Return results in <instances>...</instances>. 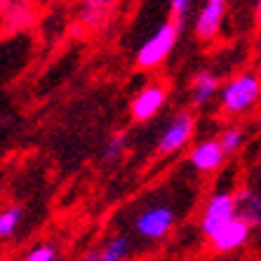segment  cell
Instances as JSON below:
<instances>
[{"mask_svg": "<svg viewBox=\"0 0 261 261\" xmlns=\"http://www.w3.org/2000/svg\"><path fill=\"white\" fill-rule=\"evenodd\" d=\"M125 148H127V137H125V134H116V137L106 144L103 158L109 160V163H111V160H118L122 153H125Z\"/></svg>", "mask_w": 261, "mask_h": 261, "instance_id": "cell-15", "label": "cell"}, {"mask_svg": "<svg viewBox=\"0 0 261 261\" xmlns=\"http://www.w3.org/2000/svg\"><path fill=\"white\" fill-rule=\"evenodd\" d=\"M249 233H252V226L245 224L240 217H236L226 226H221V228L210 238V243H212V247L217 249V252H224L226 254V252H236V249L243 247L249 240Z\"/></svg>", "mask_w": 261, "mask_h": 261, "instance_id": "cell-8", "label": "cell"}, {"mask_svg": "<svg viewBox=\"0 0 261 261\" xmlns=\"http://www.w3.org/2000/svg\"><path fill=\"white\" fill-rule=\"evenodd\" d=\"M80 261H99V249H92V252H87L85 256Z\"/></svg>", "mask_w": 261, "mask_h": 261, "instance_id": "cell-19", "label": "cell"}, {"mask_svg": "<svg viewBox=\"0 0 261 261\" xmlns=\"http://www.w3.org/2000/svg\"><path fill=\"white\" fill-rule=\"evenodd\" d=\"M254 17H256V21H261V0L254 5Z\"/></svg>", "mask_w": 261, "mask_h": 261, "instance_id": "cell-20", "label": "cell"}, {"mask_svg": "<svg viewBox=\"0 0 261 261\" xmlns=\"http://www.w3.org/2000/svg\"><path fill=\"white\" fill-rule=\"evenodd\" d=\"M0 7H5V3H0Z\"/></svg>", "mask_w": 261, "mask_h": 261, "instance_id": "cell-21", "label": "cell"}, {"mask_svg": "<svg viewBox=\"0 0 261 261\" xmlns=\"http://www.w3.org/2000/svg\"><path fill=\"white\" fill-rule=\"evenodd\" d=\"M219 146H221V151L224 155H231V153L240 151V146L245 141V132L240 127H226L224 132L219 134Z\"/></svg>", "mask_w": 261, "mask_h": 261, "instance_id": "cell-14", "label": "cell"}, {"mask_svg": "<svg viewBox=\"0 0 261 261\" xmlns=\"http://www.w3.org/2000/svg\"><path fill=\"white\" fill-rule=\"evenodd\" d=\"M181 29H184V24L172 21V19L165 21V24H160L158 29L153 31L151 38H146L144 45H141L139 52H137V66H141V68L160 66V64L172 55V49H174L176 40H179Z\"/></svg>", "mask_w": 261, "mask_h": 261, "instance_id": "cell-2", "label": "cell"}, {"mask_svg": "<svg viewBox=\"0 0 261 261\" xmlns=\"http://www.w3.org/2000/svg\"><path fill=\"white\" fill-rule=\"evenodd\" d=\"M195 132V116L191 111H179L170 120V125L165 127V132L158 139V153L163 155H172V153L181 151L191 144Z\"/></svg>", "mask_w": 261, "mask_h": 261, "instance_id": "cell-5", "label": "cell"}, {"mask_svg": "<svg viewBox=\"0 0 261 261\" xmlns=\"http://www.w3.org/2000/svg\"><path fill=\"white\" fill-rule=\"evenodd\" d=\"M132 252L129 240L125 236H113L109 243L99 249V261H125Z\"/></svg>", "mask_w": 261, "mask_h": 261, "instance_id": "cell-12", "label": "cell"}, {"mask_svg": "<svg viewBox=\"0 0 261 261\" xmlns=\"http://www.w3.org/2000/svg\"><path fill=\"white\" fill-rule=\"evenodd\" d=\"M176 224V210L167 202H158V205H148L144 212L137 214L134 219V231L139 233L144 240H163L165 236H170V231Z\"/></svg>", "mask_w": 261, "mask_h": 261, "instance_id": "cell-3", "label": "cell"}, {"mask_svg": "<svg viewBox=\"0 0 261 261\" xmlns=\"http://www.w3.org/2000/svg\"><path fill=\"white\" fill-rule=\"evenodd\" d=\"M109 7V3H85L83 5V12H80V19L85 21L87 26H94V24H99V10H106Z\"/></svg>", "mask_w": 261, "mask_h": 261, "instance_id": "cell-17", "label": "cell"}, {"mask_svg": "<svg viewBox=\"0 0 261 261\" xmlns=\"http://www.w3.org/2000/svg\"><path fill=\"white\" fill-rule=\"evenodd\" d=\"M261 99V78L252 71H243L226 80L219 90V106L226 116H243Z\"/></svg>", "mask_w": 261, "mask_h": 261, "instance_id": "cell-1", "label": "cell"}, {"mask_svg": "<svg viewBox=\"0 0 261 261\" xmlns=\"http://www.w3.org/2000/svg\"><path fill=\"white\" fill-rule=\"evenodd\" d=\"M24 261H57V249H55V245H49V243L38 245V247H33L26 254Z\"/></svg>", "mask_w": 261, "mask_h": 261, "instance_id": "cell-16", "label": "cell"}, {"mask_svg": "<svg viewBox=\"0 0 261 261\" xmlns=\"http://www.w3.org/2000/svg\"><path fill=\"white\" fill-rule=\"evenodd\" d=\"M236 217H238L236 193H231V191H217V193H212L207 198L205 207H202V214H200L202 236L212 238L221 226H226Z\"/></svg>", "mask_w": 261, "mask_h": 261, "instance_id": "cell-4", "label": "cell"}, {"mask_svg": "<svg viewBox=\"0 0 261 261\" xmlns=\"http://www.w3.org/2000/svg\"><path fill=\"white\" fill-rule=\"evenodd\" d=\"M226 10H228V5L224 0H207V3H202L200 12L195 14L193 21V36L198 40H214L219 36L221 26H224Z\"/></svg>", "mask_w": 261, "mask_h": 261, "instance_id": "cell-6", "label": "cell"}, {"mask_svg": "<svg viewBox=\"0 0 261 261\" xmlns=\"http://www.w3.org/2000/svg\"><path fill=\"white\" fill-rule=\"evenodd\" d=\"M238 217L249 226H261V193L252 189H243L236 193Z\"/></svg>", "mask_w": 261, "mask_h": 261, "instance_id": "cell-11", "label": "cell"}, {"mask_svg": "<svg viewBox=\"0 0 261 261\" xmlns=\"http://www.w3.org/2000/svg\"><path fill=\"white\" fill-rule=\"evenodd\" d=\"M226 155L221 151L217 139H202L191 148L189 153V163L195 172H202V174H210V172H217L221 165H224Z\"/></svg>", "mask_w": 261, "mask_h": 261, "instance_id": "cell-9", "label": "cell"}, {"mask_svg": "<svg viewBox=\"0 0 261 261\" xmlns=\"http://www.w3.org/2000/svg\"><path fill=\"white\" fill-rule=\"evenodd\" d=\"M219 90H221V83H219L217 73L212 71H195L193 78H191V103L195 109L198 106H207L214 97H219Z\"/></svg>", "mask_w": 261, "mask_h": 261, "instance_id": "cell-10", "label": "cell"}, {"mask_svg": "<svg viewBox=\"0 0 261 261\" xmlns=\"http://www.w3.org/2000/svg\"><path fill=\"white\" fill-rule=\"evenodd\" d=\"M21 217H24V212H21V207H17V205L3 210V212H0V238L14 236V231L19 228Z\"/></svg>", "mask_w": 261, "mask_h": 261, "instance_id": "cell-13", "label": "cell"}, {"mask_svg": "<svg viewBox=\"0 0 261 261\" xmlns=\"http://www.w3.org/2000/svg\"><path fill=\"white\" fill-rule=\"evenodd\" d=\"M167 94H170V90H167L163 83L146 85L144 90H139V94L134 97L132 106H129L132 118L139 122H146V120H151V118H155L160 113V109L165 106V101H167Z\"/></svg>", "mask_w": 261, "mask_h": 261, "instance_id": "cell-7", "label": "cell"}, {"mask_svg": "<svg viewBox=\"0 0 261 261\" xmlns=\"http://www.w3.org/2000/svg\"><path fill=\"white\" fill-rule=\"evenodd\" d=\"M191 10H193V3H191V0H172L170 3V19L184 24V19H186V14H189Z\"/></svg>", "mask_w": 261, "mask_h": 261, "instance_id": "cell-18", "label": "cell"}]
</instances>
